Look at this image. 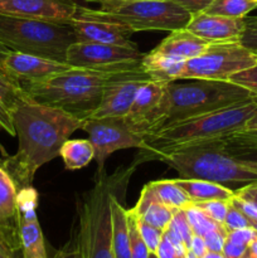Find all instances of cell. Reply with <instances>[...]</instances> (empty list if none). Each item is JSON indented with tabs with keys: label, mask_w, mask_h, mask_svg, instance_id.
Segmentation results:
<instances>
[{
	"label": "cell",
	"mask_w": 257,
	"mask_h": 258,
	"mask_svg": "<svg viewBox=\"0 0 257 258\" xmlns=\"http://www.w3.org/2000/svg\"><path fill=\"white\" fill-rule=\"evenodd\" d=\"M10 112L19 144L17 153L5 156L0 165L10 174L19 190L32 186L38 169L59 155L65 141L82 127L83 120L37 102L27 93L10 106Z\"/></svg>",
	"instance_id": "cell-1"
},
{
	"label": "cell",
	"mask_w": 257,
	"mask_h": 258,
	"mask_svg": "<svg viewBox=\"0 0 257 258\" xmlns=\"http://www.w3.org/2000/svg\"><path fill=\"white\" fill-rule=\"evenodd\" d=\"M257 113V96L229 106L223 110L186 118L160 127L144 136L146 149L140 150L139 164L153 160L163 154L190 148L209 141L221 140L242 131L246 123Z\"/></svg>",
	"instance_id": "cell-2"
},
{
	"label": "cell",
	"mask_w": 257,
	"mask_h": 258,
	"mask_svg": "<svg viewBox=\"0 0 257 258\" xmlns=\"http://www.w3.org/2000/svg\"><path fill=\"white\" fill-rule=\"evenodd\" d=\"M134 161L120 166L112 174L96 173L90 190L77 197L78 228L76 247L80 258H115L112 247L111 198L127 189L131 175L138 166Z\"/></svg>",
	"instance_id": "cell-3"
},
{
	"label": "cell",
	"mask_w": 257,
	"mask_h": 258,
	"mask_svg": "<svg viewBox=\"0 0 257 258\" xmlns=\"http://www.w3.org/2000/svg\"><path fill=\"white\" fill-rule=\"evenodd\" d=\"M123 71L71 67L43 80L22 83V88L37 102L86 120L100 105L106 86Z\"/></svg>",
	"instance_id": "cell-4"
},
{
	"label": "cell",
	"mask_w": 257,
	"mask_h": 258,
	"mask_svg": "<svg viewBox=\"0 0 257 258\" xmlns=\"http://www.w3.org/2000/svg\"><path fill=\"white\" fill-rule=\"evenodd\" d=\"M155 160L175 169L183 179H201L222 185L257 181V171L233 158L224 149L222 139L163 154Z\"/></svg>",
	"instance_id": "cell-5"
},
{
	"label": "cell",
	"mask_w": 257,
	"mask_h": 258,
	"mask_svg": "<svg viewBox=\"0 0 257 258\" xmlns=\"http://www.w3.org/2000/svg\"><path fill=\"white\" fill-rule=\"evenodd\" d=\"M166 90L169 108L163 126L223 110L257 96L231 81L175 80L168 82Z\"/></svg>",
	"instance_id": "cell-6"
},
{
	"label": "cell",
	"mask_w": 257,
	"mask_h": 258,
	"mask_svg": "<svg viewBox=\"0 0 257 258\" xmlns=\"http://www.w3.org/2000/svg\"><path fill=\"white\" fill-rule=\"evenodd\" d=\"M75 42L71 24L0 14V43L13 52L66 62L68 48Z\"/></svg>",
	"instance_id": "cell-7"
},
{
	"label": "cell",
	"mask_w": 257,
	"mask_h": 258,
	"mask_svg": "<svg viewBox=\"0 0 257 258\" xmlns=\"http://www.w3.org/2000/svg\"><path fill=\"white\" fill-rule=\"evenodd\" d=\"M102 17L122 23L134 32L181 29L188 25L191 13L170 0H135L101 5Z\"/></svg>",
	"instance_id": "cell-8"
},
{
	"label": "cell",
	"mask_w": 257,
	"mask_h": 258,
	"mask_svg": "<svg viewBox=\"0 0 257 258\" xmlns=\"http://www.w3.org/2000/svg\"><path fill=\"white\" fill-rule=\"evenodd\" d=\"M256 63V55L239 42L209 43L201 54L185 60L179 80L228 81Z\"/></svg>",
	"instance_id": "cell-9"
},
{
	"label": "cell",
	"mask_w": 257,
	"mask_h": 258,
	"mask_svg": "<svg viewBox=\"0 0 257 258\" xmlns=\"http://www.w3.org/2000/svg\"><path fill=\"white\" fill-rule=\"evenodd\" d=\"M83 131L88 134L95 150L97 171L105 170V161L108 156L122 149H146L144 138L134 133L123 117H88L83 120Z\"/></svg>",
	"instance_id": "cell-10"
},
{
	"label": "cell",
	"mask_w": 257,
	"mask_h": 258,
	"mask_svg": "<svg viewBox=\"0 0 257 258\" xmlns=\"http://www.w3.org/2000/svg\"><path fill=\"white\" fill-rule=\"evenodd\" d=\"M144 55L138 47L75 42L68 48L66 62L72 67L90 70H130L141 66Z\"/></svg>",
	"instance_id": "cell-11"
},
{
	"label": "cell",
	"mask_w": 257,
	"mask_h": 258,
	"mask_svg": "<svg viewBox=\"0 0 257 258\" xmlns=\"http://www.w3.org/2000/svg\"><path fill=\"white\" fill-rule=\"evenodd\" d=\"M168 82L150 81L139 90L128 112L123 116L134 133L144 136L165 123L168 116Z\"/></svg>",
	"instance_id": "cell-12"
},
{
	"label": "cell",
	"mask_w": 257,
	"mask_h": 258,
	"mask_svg": "<svg viewBox=\"0 0 257 258\" xmlns=\"http://www.w3.org/2000/svg\"><path fill=\"white\" fill-rule=\"evenodd\" d=\"M70 24L75 30L77 42L138 47L130 39L135 33L130 27L102 17L98 10L78 5L77 13L71 19Z\"/></svg>",
	"instance_id": "cell-13"
},
{
	"label": "cell",
	"mask_w": 257,
	"mask_h": 258,
	"mask_svg": "<svg viewBox=\"0 0 257 258\" xmlns=\"http://www.w3.org/2000/svg\"><path fill=\"white\" fill-rule=\"evenodd\" d=\"M150 81L154 80L143 66L123 71L106 86L100 105L90 117H123L130 110L139 90Z\"/></svg>",
	"instance_id": "cell-14"
},
{
	"label": "cell",
	"mask_w": 257,
	"mask_h": 258,
	"mask_svg": "<svg viewBox=\"0 0 257 258\" xmlns=\"http://www.w3.org/2000/svg\"><path fill=\"white\" fill-rule=\"evenodd\" d=\"M78 4L75 0H0V14L70 24Z\"/></svg>",
	"instance_id": "cell-15"
},
{
	"label": "cell",
	"mask_w": 257,
	"mask_h": 258,
	"mask_svg": "<svg viewBox=\"0 0 257 258\" xmlns=\"http://www.w3.org/2000/svg\"><path fill=\"white\" fill-rule=\"evenodd\" d=\"M3 64L8 75L20 85L43 80L72 67L66 62H57L39 55L13 52V50L8 53Z\"/></svg>",
	"instance_id": "cell-16"
},
{
	"label": "cell",
	"mask_w": 257,
	"mask_h": 258,
	"mask_svg": "<svg viewBox=\"0 0 257 258\" xmlns=\"http://www.w3.org/2000/svg\"><path fill=\"white\" fill-rule=\"evenodd\" d=\"M186 29L208 43L239 42L244 29V18L196 13L191 15Z\"/></svg>",
	"instance_id": "cell-17"
},
{
	"label": "cell",
	"mask_w": 257,
	"mask_h": 258,
	"mask_svg": "<svg viewBox=\"0 0 257 258\" xmlns=\"http://www.w3.org/2000/svg\"><path fill=\"white\" fill-rule=\"evenodd\" d=\"M0 239L9 251L18 247L19 239V212L18 188L10 174L0 165Z\"/></svg>",
	"instance_id": "cell-18"
},
{
	"label": "cell",
	"mask_w": 257,
	"mask_h": 258,
	"mask_svg": "<svg viewBox=\"0 0 257 258\" xmlns=\"http://www.w3.org/2000/svg\"><path fill=\"white\" fill-rule=\"evenodd\" d=\"M208 44L209 43L207 40L197 37L186 28H181L169 33L168 37L153 50L179 59L188 60L201 54Z\"/></svg>",
	"instance_id": "cell-19"
},
{
	"label": "cell",
	"mask_w": 257,
	"mask_h": 258,
	"mask_svg": "<svg viewBox=\"0 0 257 258\" xmlns=\"http://www.w3.org/2000/svg\"><path fill=\"white\" fill-rule=\"evenodd\" d=\"M126 189L111 198V224H112V247L115 258H131L130 233H128L127 209L123 207Z\"/></svg>",
	"instance_id": "cell-20"
},
{
	"label": "cell",
	"mask_w": 257,
	"mask_h": 258,
	"mask_svg": "<svg viewBox=\"0 0 257 258\" xmlns=\"http://www.w3.org/2000/svg\"><path fill=\"white\" fill-rule=\"evenodd\" d=\"M176 184L189 197L191 203H201L207 201L229 202L234 196V190L222 184L201 179H174Z\"/></svg>",
	"instance_id": "cell-21"
},
{
	"label": "cell",
	"mask_w": 257,
	"mask_h": 258,
	"mask_svg": "<svg viewBox=\"0 0 257 258\" xmlns=\"http://www.w3.org/2000/svg\"><path fill=\"white\" fill-rule=\"evenodd\" d=\"M184 63L185 60L154 50L145 53L141 60L143 68L154 81H164V82L179 80Z\"/></svg>",
	"instance_id": "cell-22"
},
{
	"label": "cell",
	"mask_w": 257,
	"mask_h": 258,
	"mask_svg": "<svg viewBox=\"0 0 257 258\" xmlns=\"http://www.w3.org/2000/svg\"><path fill=\"white\" fill-rule=\"evenodd\" d=\"M19 239L23 258H48L38 217L19 218Z\"/></svg>",
	"instance_id": "cell-23"
},
{
	"label": "cell",
	"mask_w": 257,
	"mask_h": 258,
	"mask_svg": "<svg viewBox=\"0 0 257 258\" xmlns=\"http://www.w3.org/2000/svg\"><path fill=\"white\" fill-rule=\"evenodd\" d=\"M153 196L154 202H159L174 209H185L191 203L183 189L174 181V179L155 180L146 184Z\"/></svg>",
	"instance_id": "cell-24"
},
{
	"label": "cell",
	"mask_w": 257,
	"mask_h": 258,
	"mask_svg": "<svg viewBox=\"0 0 257 258\" xmlns=\"http://www.w3.org/2000/svg\"><path fill=\"white\" fill-rule=\"evenodd\" d=\"M59 156L67 170H77L95 159V150L88 139H68L60 148Z\"/></svg>",
	"instance_id": "cell-25"
},
{
	"label": "cell",
	"mask_w": 257,
	"mask_h": 258,
	"mask_svg": "<svg viewBox=\"0 0 257 258\" xmlns=\"http://www.w3.org/2000/svg\"><path fill=\"white\" fill-rule=\"evenodd\" d=\"M257 8V0H212L204 13L229 18H244Z\"/></svg>",
	"instance_id": "cell-26"
},
{
	"label": "cell",
	"mask_w": 257,
	"mask_h": 258,
	"mask_svg": "<svg viewBox=\"0 0 257 258\" xmlns=\"http://www.w3.org/2000/svg\"><path fill=\"white\" fill-rule=\"evenodd\" d=\"M10 50L7 47L0 43V97L8 103V106H12L15 101L19 97H22L23 95H25L24 90L22 88V85L17 81L13 80L9 75L5 71L4 64V58L7 57V54Z\"/></svg>",
	"instance_id": "cell-27"
},
{
	"label": "cell",
	"mask_w": 257,
	"mask_h": 258,
	"mask_svg": "<svg viewBox=\"0 0 257 258\" xmlns=\"http://www.w3.org/2000/svg\"><path fill=\"white\" fill-rule=\"evenodd\" d=\"M178 211V209L170 208V207L165 206L163 203H159V202H153V203L149 204L145 208V211L140 214L141 219L146 222V223L151 224L155 228L161 229V231H165L169 227V224L171 223V219H173L174 213ZM134 214V213H133ZM135 216V214H134Z\"/></svg>",
	"instance_id": "cell-28"
},
{
	"label": "cell",
	"mask_w": 257,
	"mask_h": 258,
	"mask_svg": "<svg viewBox=\"0 0 257 258\" xmlns=\"http://www.w3.org/2000/svg\"><path fill=\"white\" fill-rule=\"evenodd\" d=\"M186 214V218H188L189 224L191 227V231L197 236L204 237L208 232L213 231V229L219 228L222 227V224L216 223L213 219L209 218L206 213H204L202 209H199L198 207L190 204L188 208L184 209Z\"/></svg>",
	"instance_id": "cell-29"
},
{
	"label": "cell",
	"mask_w": 257,
	"mask_h": 258,
	"mask_svg": "<svg viewBox=\"0 0 257 258\" xmlns=\"http://www.w3.org/2000/svg\"><path fill=\"white\" fill-rule=\"evenodd\" d=\"M224 149L231 154L233 158L243 163L244 165L249 166L257 171V146L256 145H246V144L234 143L228 139H222Z\"/></svg>",
	"instance_id": "cell-30"
},
{
	"label": "cell",
	"mask_w": 257,
	"mask_h": 258,
	"mask_svg": "<svg viewBox=\"0 0 257 258\" xmlns=\"http://www.w3.org/2000/svg\"><path fill=\"white\" fill-rule=\"evenodd\" d=\"M128 211H130V209H128ZM134 218H135L136 227H138L139 232H140V234H141V237H143L145 244L148 246L150 253H155L159 243H160L161 239H163L164 231H161V229H159V228H155V227H153L151 224L146 223V222L144 221V219H141L140 217L134 216Z\"/></svg>",
	"instance_id": "cell-31"
},
{
	"label": "cell",
	"mask_w": 257,
	"mask_h": 258,
	"mask_svg": "<svg viewBox=\"0 0 257 258\" xmlns=\"http://www.w3.org/2000/svg\"><path fill=\"white\" fill-rule=\"evenodd\" d=\"M128 216V233H130V249H131V258H149L150 251L148 246L144 242L138 227H136L135 218L130 211L127 209Z\"/></svg>",
	"instance_id": "cell-32"
},
{
	"label": "cell",
	"mask_w": 257,
	"mask_h": 258,
	"mask_svg": "<svg viewBox=\"0 0 257 258\" xmlns=\"http://www.w3.org/2000/svg\"><path fill=\"white\" fill-rule=\"evenodd\" d=\"M194 206L198 207L199 209L204 212L211 219H213L216 223L223 226L224 218L228 212L229 202L226 201H207L201 202V203H194Z\"/></svg>",
	"instance_id": "cell-33"
},
{
	"label": "cell",
	"mask_w": 257,
	"mask_h": 258,
	"mask_svg": "<svg viewBox=\"0 0 257 258\" xmlns=\"http://www.w3.org/2000/svg\"><path fill=\"white\" fill-rule=\"evenodd\" d=\"M170 228H173L179 236L181 237V239L185 243L186 248L189 251V246H190V241L193 238L194 233L191 231V227L189 224L188 218H186V214L184 209H178V211L174 213L173 219H171V223L169 224Z\"/></svg>",
	"instance_id": "cell-34"
},
{
	"label": "cell",
	"mask_w": 257,
	"mask_h": 258,
	"mask_svg": "<svg viewBox=\"0 0 257 258\" xmlns=\"http://www.w3.org/2000/svg\"><path fill=\"white\" fill-rule=\"evenodd\" d=\"M239 43L252 53H257V17H244V29Z\"/></svg>",
	"instance_id": "cell-35"
},
{
	"label": "cell",
	"mask_w": 257,
	"mask_h": 258,
	"mask_svg": "<svg viewBox=\"0 0 257 258\" xmlns=\"http://www.w3.org/2000/svg\"><path fill=\"white\" fill-rule=\"evenodd\" d=\"M228 81L236 83V85L242 86V87L247 88L251 92H253L254 95H257V63L253 67L248 68V70L234 73Z\"/></svg>",
	"instance_id": "cell-36"
},
{
	"label": "cell",
	"mask_w": 257,
	"mask_h": 258,
	"mask_svg": "<svg viewBox=\"0 0 257 258\" xmlns=\"http://www.w3.org/2000/svg\"><path fill=\"white\" fill-rule=\"evenodd\" d=\"M223 227L227 232H231L236 231V229L251 227V222H249L248 219L236 208V207H233L229 203L228 212H227V216L223 222Z\"/></svg>",
	"instance_id": "cell-37"
},
{
	"label": "cell",
	"mask_w": 257,
	"mask_h": 258,
	"mask_svg": "<svg viewBox=\"0 0 257 258\" xmlns=\"http://www.w3.org/2000/svg\"><path fill=\"white\" fill-rule=\"evenodd\" d=\"M227 233H228V232L224 229L223 226L208 232V233L203 237L204 241H206L207 249L211 252H218V253H222L224 243H226Z\"/></svg>",
	"instance_id": "cell-38"
},
{
	"label": "cell",
	"mask_w": 257,
	"mask_h": 258,
	"mask_svg": "<svg viewBox=\"0 0 257 258\" xmlns=\"http://www.w3.org/2000/svg\"><path fill=\"white\" fill-rule=\"evenodd\" d=\"M256 238L257 232L252 227L236 229V231H231L227 233V241L244 247H248Z\"/></svg>",
	"instance_id": "cell-39"
},
{
	"label": "cell",
	"mask_w": 257,
	"mask_h": 258,
	"mask_svg": "<svg viewBox=\"0 0 257 258\" xmlns=\"http://www.w3.org/2000/svg\"><path fill=\"white\" fill-rule=\"evenodd\" d=\"M229 203H231L233 207H236V208L238 209V211L241 212V213L243 214L249 222H251V224L253 223V222H257V207L254 206V204L239 198V197H237L236 194H234L233 198L229 201Z\"/></svg>",
	"instance_id": "cell-40"
},
{
	"label": "cell",
	"mask_w": 257,
	"mask_h": 258,
	"mask_svg": "<svg viewBox=\"0 0 257 258\" xmlns=\"http://www.w3.org/2000/svg\"><path fill=\"white\" fill-rule=\"evenodd\" d=\"M0 130L5 131L9 135L15 136V128L14 123H13L10 107L2 97H0Z\"/></svg>",
	"instance_id": "cell-41"
},
{
	"label": "cell",
	"mask_w": 257,
	"mask_h": 258,
	"mask_svg": "<svg viewBox=\"0 0 257 258\" xmlns=\"http://www.w3.org/2000/svg\"><path fill=\"white\" fill-rule=\"evenodd\" d=\"M170 2L184 8V9L188 10L191 14H196V13L204 12L207 7L212 3V0H170Z\"/></svg>",
	"instance_id": "cell-42"
},
{
	"label": "cell",
	"mask_w": 257,
	"mask_h": 258,
	"mask_svg": "<svg viewBox=\"0 0 257 258\" xmlns=\"http://www.w3.org/2000/svg\"><path fill=\"white\" fill-rule=\"evenodd\" d=\"M228 140L234 141V143L246 144V145H256L257 146V130L251 131H238L232 135L226 136Z\"/></svg>",
	"instance_id": "cell-43"
},
{
	"label": "cell",
	"mask_w": 257,
	"mask_h": 258,
	"mask_svg": "<svg viewBox=\"0 0 257 258\" xmlns=\"http://www.w3.org/2000/svg\"><path fill=\"white\" fill-rule=\"evenodd\" d=\"M234 194L257 207V181L248 183L247 185L237 189V190H234Z\"/></svg>",
	"instance_id": "cell-44"
},
{
	"label": "cell",
	"mask_w": 257,
	"mask_h": 258,
	"mask_svg": "<svg viewBox=\"0 0 257 258\" xmlns=\"http://www.w3.org/2000/svg\"><path fill=\"white\" fill-rule=\"evenodd\" d=\"M155 256L158 258H180L175 247L170 243V241L165 236H163V239L159 243L155 251Z\"/></svg>",
	"instance_id": "cell-45"
},
{
	"label": "cell",
	"mask_w": 257,
	"mask_h": 258,
	"mask_svg": "<svg viewBox=\"0 0 257 258\" xmlns=\"http://www.w3.org/2000/svg\"><path fill=\"white\" fill-rule=\"evenodd\" d=\"M247 249H248V247L239 246V244L232 243V242L226 239V243H224L222 253L224 254L226 258H241L247 253Z\"/></svg>",
	"instance_id": "cell-46"
},
{
	"label": "cell",
	"mask_w": 257,
	"mask_h": 258,
	"mask_svg": "<svg viewBox=\"0 0 257 258\" xmlns=\"http://www.w3.org/2000/svg\"><path fill=\"white\" fill-rule=\"evenodd\" d=\"M189 251H190L191 253L196 254L197 257L203 258L204 254L208 252V249H207V246H206V241H204L203 237L194 234L193 238H191V241H190Z\"/></svg>",
	"instance_id": "cell-47"
},
{
	"label": "cell",
	"mask_w": 257,
	"mask_h": 258,
	"mask_svg": "<svg viewBox=\"0 0 257 258\" xmlns=\"http://www.w3.org/2000/svg\"><path fill=\"white\" fill-rule=\"evenodd\" d=\"M53 258H80L77 247L66 246L65 248L59 249Z\"/></svg>",
	"instance_id": "cell-48"
},
{
	"label": "cell",
	"mask_w": 257,
	"mask_h": 258,
	"mask_svg": "<svg viewBox=\"0 0 257 258\" xmlns=\"http://www.w3.org/2000/svg\"><path fill=\"white\" fill-rule=\"evenodd\" d=\"M251 130H257V113L246 123L244 128L242 131H251Z\"/></svg>",
	"instance_id": "cell-49"
},
{
	"label": "cell",
	"mask_w": 257,
	"mask_h": 258,
	"mask_svg": "<svg viewBox=\"0 0 257 258\" xmlns=\"http://www.w3.org/2000/svg\"><path fill=\"white\" fill-rule=\"evenodd\" d=\"M247 252H248V254L252 258H257V238L254 239L251 244H249Z\"/></svg>",
	"instance_id": "cell-50"
},
{
	"label": "cell",
	"mask_w": 257,
	"mask_h": 258,
	"mask_svg": "<svg viewBox=\"0 0 257 258\" xmlns=\"http://www.w3.org/2000/svg\"><path fill=\"white\" fill-rule=\"evenodd\" d=\"M91 2H96V3H100L101 5H106V4H115V3L135 2V0H91Z\"/></svg>",
	"instance_id": "cell-51"
},
{
	"label": "cell",
	"mask_w": 257,
	"mask_h": 258,
	"mask_svg": "<svg viewBox=\"0 0 257 258\" xmlns=\"http://www.w3.org/2000/svg\"><path fill=\"white\" fill-rule=\"evenodd\" d=\"M203 258H226L223 253H218V252H211L208 251L206 254H204Z\"/></svg>",
	"instance_id": "cell-52"
},
{
	"label": "cell",
	"mask_w": 257,
	"mask_h": 258,
	"mask_svg": "<svg viewBox=\"0 0 257 258\" xmlns=\"http://www.w3.org/2000/svg\"><path fill=\"white\" fill-rule=\"evenodd\" d=\"M0 258H13L9 249H7L4 246H2V244H0Z\"/></svg>",
	"instance_id": "cell-53"
},
{
	"label": "cell",
	"mask_w": 257,
	"mask_h": 258,
	"mask_svg": "<svg viewBox=\"0 0 257 258\" xmlns=\"http://www.w3.org/2000/svg\"><path fill=\"white\" fill-rule=\"evenodd\" d=\"M184 258H199V257H197L196 254H194V253H191L190 251H188V253L185 254V257H184Z\"/></svg>",
	"instance_id": "cell-54"
},
{
	"label": "cell",
	"mask_w": 257,
	"mask_h": 258,
	"mask_svg": "<svg viewBox=\"0 0 257 258\" xmlns=\"http://www.w3.org/2000/svg\"><path fill=\"white\" fill-rule=\"evenodd\" d=\"M251 227H252V228H253V229H254V231H256V232H257V222H253V223H252V224H251Z\"/></svg>",
	"instance_id": "cell-55"
},
{
	"label": "cell",
	"mask_w": 257,
	"mask_h": 258,
	"mask_svg": "<svg viewBox=\"0 0 257 258\" xmlns=\"http://www.w3.org/2000/svg\"><path fill=\"white\" fill-rule=\"evenodd\" d=\"M241 258H252L251 256H249V254H248V252H247V253L246 254H244V256L243 257H241Z\"/></svg>",
	"instance_id": "cell-56"
},
{
	"label": "cell",
	"mask_w": 257,
	"mask_h": 258,
	"mask_svg": "<svg viewBox=\"0 0 257 258\" xmlns=\"http://www.w3.org/2000/svg\"><path fill=\"white\" fill-rule=\"evenodd\" d=\"M149 258H158L155 256V253H150V256H149Z\"/></svg>",
	"instance_id": "cell-57"
},
{
	"label": "cell",
	"mask_w": 257,
	"mask_h": 258,
	"mask_svg": "<svg viewBox=\"0 0 257 258\" xmlns=\"http://www.w3.org/2000/svg\"><path fill=\"white\" fill-rule=\"evenodd\" d=\"M0 244H2V246H4V244H3V242H2V239H0ZM5 247V246H4ZM5 248H7V247H5ZM8 249V248H7Z\"/></svg>",
	"instance_id": "cell-58"
},
{
	"label": "cell",
	"mask_w": 257,
	"mask_h": 258,
	"mask_svg": "<svg viewBox=\"0 0 257 258\" xmlns=\"http://www.w3.org/2000/svg\"><path fill=\"white\" fill-rule=\"evenodd\" d=\"M253 54H254V55H256V57H257V53H253Z\"/></svg>",
	"instance_id": "cell-59"
}]
</instances>
